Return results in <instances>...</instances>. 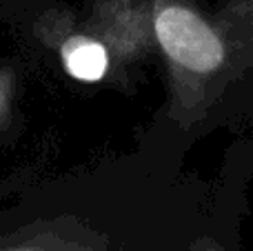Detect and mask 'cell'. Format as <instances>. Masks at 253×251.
Returning a JSON list of instances; mask_svg holds the SVG:
<instances>
[{"mask_svg": "<svg viewBox=\"0 0 253 251\" xmlns=\"http://www.w3.org/2000/svg\"><path fill=\"white\" fill-rule=\"evenodd\" d=\"M191 251H222V247H218V245L213 243V240H198L196 247H193Z\"/></svg>", "mask_w": 253, "mask_h": 251, "instance_id": "6", "label": "cell"}, {"mask_svg": "<svg viewBox=\"0 0 253 251\" xmlns=\"http://www.w3.org/2000/svg\"><path fill=\"white\" fill-rule=\"evenodd\" d=\"M151 2L153 0H96L84 18L109 34L135 62H142L156 53L151 36Z\"/></svg>", "mask_w": 253, "mask_h": 251, "instance_id": "3", "label": "cell"}, {"mask_svg": "<svg viewBox=\"0 0 253 251\" xmlns=\"http://www.w3.org/2000/svg\"><path fill=\"white\" fill-rule=\"evenodd\" d=\"M105 238L74 216L36 220L2 240L0 251H102Z\"/></svg>", "mask_w": 253, "mask_h": 251, "instance_id": "4", "label": "cell"}, {"mask_svg": "<svg viewBox=\"0 0 253 251\" xmlns=\"http://www.w3.org/2000/svg\"><path fill=\"white\" fill-rule=\"evenodd\" d=\"M151 36L167 74V116L182 131L211 114L253 60V0L207 13L193 0H153Z\"/></svg>", "mask_w": 253, "mask_h": 251, "instance_id": "1", "label": "cell"}, {"mask_svg": "<svg viewBox=\"0 0 253 251\" xmlns=\"http://www.w3.org/2000/svg\"><path fill=\"white\" fill-rule=\"evenodd\" d=\"M34 34L60 60L69 78L87 84H125L138 62L102 29L62 9L42 13Z\"/></svg>", "mask_w": 253, "mask_h": 251, "instance_id": "2", "label": "cell"}, {"mask_svg": "<svg viewBox=\"0 0 253 251\" xmlns=\"http://www.w3.org/2000/svg\"><path fill=\"white\" fill-rule=\"evenodd\" d=\"M18 91V78L11 67H0V129L7 127L13 114V100Z\"/></svg>", "mask_w": 253, "mask_h": 251, "instance_id": "5", "label": "cell"}]
</instances>
